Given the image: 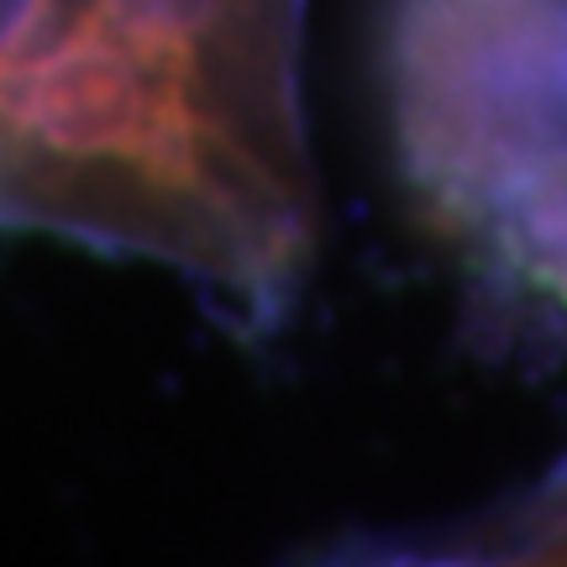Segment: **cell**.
I'll return each instance as SVG.
<instances>
[{
  "label": "cell",
  "instance_id": "cell-2",
  "mask_svg": "<svg viewBox=\"0 0 567 567\" xmlns=\"http://www.w3.org/2000/svg\"><path fill=\"white\" fill-rule=\"evenodd\" d=\"M389 95L425 210L478 243L567 147V0H394Z\"/></svg>",
  "mask_w": 567,
  "mask_h": 567
},
{
  "label": "cell",
  "instance_id": "cell-1",
  "mask_svg": "<svg viewBox=\"0 0 567 567\" xmlns=\"http://www.w3.org/2000/svg\"><path fill=\"white\" fill-rule=\"evenodd\" d=\"M300 0H0V226L221 274L295 163Z\"/></svg>",
  "mask_w": 567,
  "mask_h": 567
}]
</instances>
